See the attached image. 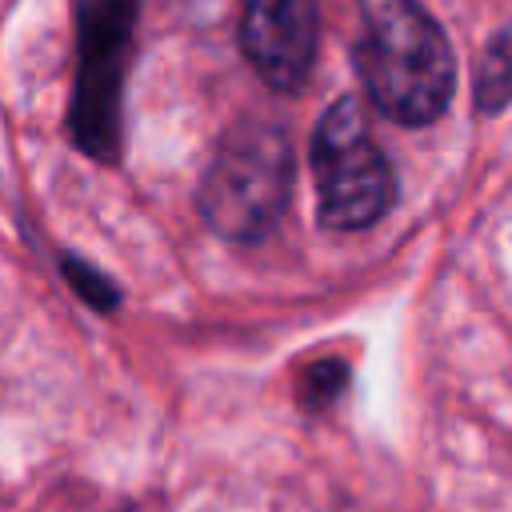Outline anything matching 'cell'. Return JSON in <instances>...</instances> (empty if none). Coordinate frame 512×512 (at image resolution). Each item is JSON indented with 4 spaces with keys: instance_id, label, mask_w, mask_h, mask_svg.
<instances>
[{
    "instance_id": "obj_4",
    "label": "cell",
    "mask_w": 512,
    "mask_h": 512,
    "mask_svg": "<svg viewBox=\"0 0 512 512\" xmlns=\"http://www.w3.org/2000/svg\"><path fill=\"white\" fill-rule=\"evenodd\" d=\"M140 0H76L80 68L72 92V140L80 152L112 164L120 156V96L132 56Z\"/></svg>"
},
{
    "instance_id": "obj_1",
    "label": "cell",
    "mask_w": 512,
    "mask_h": 512,
    "mask_svg": "<svg viewBox=\"0 0 512 512\" xmlns=\"http://www.w3.org/2000/svg\"><path fill=\"white\" fill-rule=\"evenodd\" d=\"M364 32L352 48L376 112L404 128L432 124L456 84V60L444 28L420 0H360Z\"/></svg>"
},
{
    "instance_id": "obj_5",
    "label": "cell",
    "mask_w": 512,
    "mask_h": 512,
    "mask_svg": "<svg viewBox=\"0 0 512 512\" xmlns=\"http://www.w3.org/2000/svg\"><path fill=\"white\" fill-rule=\"evenodd\" d=\"M320 44L316 0H244L240 48L260 80L276 92H300Z\"/></svg>"
},
{
    "instance_id": "obj_2",
    "label": "cell",
    "mask_w": 512,
    "mask_h": 512,
    "mask_svg": "<svg viewBox=\"0 0 512 512\" xmlns=\"http://www.w3.org/2000/svg\"><path fill=\"white\" fill-rule=\"evenodd\" d=\"M292 196V140L272 120L232 124L200 180L204 220L236 244L264 240Z\"/></svg>"
},
{
    "instance_id": "obj_6",
    "label": "cell",
    "mask_w": 512,
    "mask_h": 512,
    "mask_svg": "<svg viewBox=\"0 0 512 512\" xmlns=\"http://www.w3.org/2000/svg\"><path fill=\"white\" fill-rule=\"evenodd\" d=\"M508 80H512L508 76V36L496 32L488 40L480 64H476V108L484 116L504 112V104H508Z\"/></svg>"
},
{
    "instance_id": "obj_3",
    "label": "cell",
    "mask_w": 512,
    "mask_h": 512,
    "mask_svg": "<svg viewBox=\"0 0 512 512\" xmlns=\"http://www.w3.org/2000/svg\"><path fill=\"white\" fill-rule=\"evenodd\" d=\"M312 168H316V216L332 232L372 228L396 196V176L388 156L368 132L364 108L356 96L328 104L312 132Z\"/></svg>"
},
{
    "instance_id": "obj_7",
    "label": "cell",
    "mask_w": 512,
    "mask_h": 512,
    "mask_svg": "<svg viewBox=\"0 0 512 512\" xmlns=\"http://www.w3.org/2000/svg\"><path fill=\"white\" fill-rule=\"evenodd\" d=\"M64 272H68V280L76 284V292L88 300V304H96V308H116V288L96 272V268H88V264H80L76 256H64V264H60Z\"/></svg>"
}]
</instances>
